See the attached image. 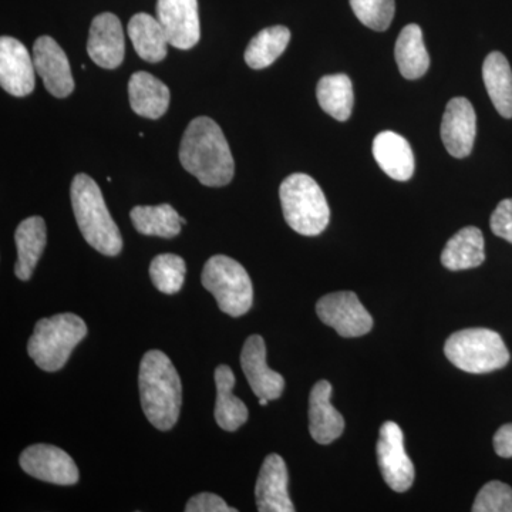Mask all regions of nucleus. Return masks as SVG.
Instances as JSON below:
<instances>
[{
    "mask_svg": "<svg viewBox=\"0 0 512 512\" xmlns=\"http://www.w3.org/2000/svg\"><path fill=\"white\" fill-rule=\"evenodd\" d=\"M185 171L207 187H224L235 173L234 157L221 127L210 117H197L188 124L180 146Z\"/></svg>",
    "mask_w": 512,
    "mask_h": 512,
    "instance_id": "f257e3e1",
    "label": "nucleus"
},
{
    "mask_svg": "<svg viewBox=\"0 0 512 512\" xmlns=\"http://www.w3.org/2000/svg\"><path fill=\"white\" fill-rule=\"evenodd\" d=\"M140 399L143 412L156 429H173L180 417L183 386L173 362L161 350H150L141 359Z\"/></svg>",
    "mask_w": 512,
    "mask_h": 512,
    "instance_id": "f03ea898",
    "label": "nucleus"
},
{
    "mask_svg": "<svg viewBox=\"0 0 512 512\" xmlns=\"http://www.w3.org/2000/svg\"><path fill=\"white\" fill-rule=\"evenodd\" d=\"M74 217L90 247L107 256L119 255L123 249L120 229L111 218L99 185L86 174H77L72 183Z\"/></svg>",
    "mask_w": 512,
    "mask_h": 512,
    "instance_id": "7ed1b4c3",
    "label": "nucleus"
},
{
    "mask_svg": "<svg viewBox=\"0 0 512 512\" xmlns=\"http://www.w3.org/2000/svg\"><path fill=\"white\" fill-rule=\"evenodd\" d=\"M86 335V322L74 313L40 319L28 342L29 356L45 372H57Z\"/></svg>",
    "mask_w": 512,
    "mask_h": 512,
    "instance_id": "20e7f679",
    "label": "nucleus"
},
{
    "mask_svg": "<svg viewBox=\"0 0 512 512\" xmlns=\"http://www.w3.org/2000/svg\"><path fill=\"white\" fill-rule=\"evenodd\" d=\"M282 211L289 227L305 237L322 234L329 225L330 210L318 183L306 174H292L279 188Z\"/></svg>",
    "mask_w": 512,
    "mask_h": 512,
    "instance_id": "39448f33",
    "label": "nucleus"
},
{
    "mask_svg": "<svg viewBox=\"0 0 512 512\" xmlns=\"http://www.w3.org/2000/svg\"><path fill=\"white\" fill-rule=\"evenodd\" d=\"M447 359L463 372L483 375L503 369L510 352L497 332L485 328L464 329L453 333L444 345Z\"/></svg>",
    "mask_w": 512,
    "mask_h": 512,
    "instance_id": "423d86ee",
    "label": "nucleus"
},
{
    "mask_svg": "<svg viewBox=\"0 0 512 512\" xmlns=\"http://www.w3.org/2000/svg\"><path fill=\"white\" fill-rule=\"evenodd\" d=\"M201 281L227 315L239 318L252 308L254 288L251 278L235 259L225 255L212 256L202 269Z\"/></svg>",
    "mask_w": 512,
    "mask_h": 512,
    "instance_id": "0eeeda50",
    "label": "nucleus"
},
{
    "mask_svg": "<svg viewBox=\"0 0 512 512\" xmlns=\"http://www.w3.org/2000/svg\"><path fill=\"white\" fill-rule=\"evenodd\" d=\"M316 313L325 325L343 338L365 336L373 328V319L353 292H335L316 303Z\"/></svg>",
    "mask_w": 512,
    "mask_h": 512,
    "instance_id": "6e6552de",
    "label": "nucleus"
},
{
    "mask_svg": "<svg viewBox=\"0 0 512 512\" xmlns=\"http://www.w3.org/2000/svg\"><path fill=\"white\" fill-rule=\"evenodd\" d=\"M377 461L386 484L396 493H406L414 483V466L404 448L403 431L386 421L377 441Z\"/></svg>",
    "mask_w": 512,
    "mask_h": 512,
    "instance_id": "1a4fd4ad",
    "label": "nucleus"
},
{
    "mask_svg": "<svg viewBox=\"0 0 512 512\" xmlns=\"http://www.w3.org/2000/svg\"><path fill=\"white\" fill-rule=\"evenodd\" d=\"M20 467L29 476L56 485H74L79 468L66 451L50 444H35L20 454Z\"/></svg>",
    "mask_w": 512,
    "mask_h": 512,
    "instance_id": "9d476101",
    "label": "nucleus"
},
{
    "mask_svg": "<svg viewBox=\"0 0 512 512\" xmlns=\"http://www.w3.org/2000/svg\"><path fill=\"white\" fill-rule=\"evenodd\" d=\"M157 19L171 46L188 50L200 42L198 0H157Z\"/></svg>",
    "mask_w": 512,
    "mask_h": 512,
    "instance_id": "9b49d317",
    "label": "nucleus"
},
{
    "mask_svg": "<svg viewBox=\"0 0 512 512\" xmlns=\"http://www.w3.org/2000/svg\"><path fill=\"white\" fill-rule=\"evenodd\" d=\"M477 136V116L473 104L464 97L448 101L441 121V140L450 156L466 158Z\"/></svg>",
    "mask_w": 512,
    "mask_h": 512,
    "instance_id": "f8f14e48",
    "label": "nucleus"
},
{
    "mask_svg": "<svg viewBox=\"0 0 512 512\" xmlns=\"http://www.w3.org/2000/svg\"><path fill=\"white\" fill-rule=\"evenodd\" d=\"M33 63L47 92L57 99L69 97L74 90L72 69L62 47L50 36H42L33 45Z\"/></svg>",
    "mask_w": 512,
    "mask_h": 512,
    "instance_id": "ddd939ff",
    "label": "nucleus"
},
{
    "mask_svg": "<svg viewBox=\"0 0 512 512\" xmlns=\"http://www.w3.org/2000/svg\"><path fill=\"white\" fill-rule=\"evenodd\" d=\"M36 69L33 57L19 40L0 39V84L12 96L25 97L35 90Z\"/></svg>",
    "mask_w": 512,
    "mask_h": 512,
    "instance_id": "4468645a",
    "label": "nucleus"
},
{
    "mask_svg": "<svg viewBox=\"0 0 512 512\" xmlns=\"http://www.w3.org/2000/svg\"><path fill=\"white\" fill-rule=\"evenodd\" d=\"M241 366L249 386L258 399H279L285 389V379L266 365V345L262 336H249L241 353Z\"/></svg>",
    "mask_w": 512,
    "mask_h": 512,
    "instance_id": "2eb2a0df",
    "label": "nucleus"
},
{
    "mask_svg": "<svg viewBox=\"0 0 512 512\" xmlns=\"http://www.w3.org/2000/svg\"><path fill=\"white\" fill-rule=\"evenodd\" d=\"M124 32L120 19L113 13H101L90 26L87 53L97 66L117 69L124 59Z\"/></svg>",
    "mask_w": 512,
    "mask_h": 512,
    "instance_id": "dca6fc26",
    "label": "nucleus"
},
{
    "mask_svg": "<svg viewBox=\"0 0 512 512\" xmlns=\"http://www.w3.org/2000/svg\"><path fill=\"white\" fill-rule=\"evenodd\" d=\"M289 474L284 458L269 454L259 471L256 481V507L261 512H293L288 493Z\"/></svg>",
    "mask_w": 512,
    "mask_h": 512,
    "instance_id": "f3484780",
    "label": "nucleus"
},
{
    "mask_svg": "<svg viewBox=\"0 0 512 512\" xmlns=\"http://www.w3.org/2000/svg\"><path fill=\"white\" fill-rule=\"evenodd\" d=\"M332 384L328 380H320L313 386L309 397V431L316 443H333L342 436L345 420L342 414L330 403Z\"/></svg>",
    "mask_w": 512,
    "mask_h": 512,
    "instance_id": "a211bd4d",
    "label": "nucleus"
},
{
    "mask_svg": "<svg viewBox=\"0 0 512 512\" xmlns=\"http://www.w3.org/2000/svg\"><path fill=\"white\" fill-rule=\"evenodd\" d=\"M373 157L384 173L396 181H409L414 174V154L409 141L394 133L383 131L373 141Z\"/></svg>",
    "mask_w": 512,
    "mask_h": 512,
    "instance_id": "6ab92c4d",
    "label": "nucleus"
},
{
    "mask_svg": "<svg viewBox=\"0 0 512 512\" xmlns=\"http://www.w3.org/2000/svg\"><path fill=\"white\" fill-rule=\"evenodd\" d=\"M128 97L134 113L146 119H160L170 106V89L147 72H137L131 76Z\"/></svg>",
    "mask_w": 512,
    "mask_h": 512,
    "instance_id": "aec40b11",
    "label": "nucleus"
},
{
    "mask_svg": "<svg viewBox=\"0 0 512 512\" xmlns=\"http://www.w3.org/2000/svg\"><path fill=\"white\" fill-rule=\"evenodd\" d=\"M46 239V224L42 217H30L20 222L15 232L16 248H18L15 275L20 281H29L40 256L45 251Z\"/></svg>",
    "mask_w": 512,
    "mask_h": 512,
    "instance_id": "412c9836",
    "label": "nucleus"
},
{
    "mask_svg": "<svg viewBox=\"0 0 512 512\" xmlns=\"http://www.w3.org/2000/svg\"><path fill=\"white\" fill-rule=\"evenodd\" d=\"M217 386V403H215V420L225 431H237L248 421V409L241 399L234 394L235 376L231 367L221 365L215 370Z\"/></svg>",
    "mask_w": 512,
    "mask_h": 512,
    "instance_id": "4be33fe9",
    "label": "nucleus"
},
{
    "mask_svg": "<svg viewBox=\"0 0 512 512\" xmlns=\"http://www.w3.org/2000/svg\"><path fill=\"white\" fill-rule=\"evenodd\" d=\"M128 36L141 59L158 63L167 57L168 37L160 20L148 13H137L128 22Z\"/></svg>",
    "mask_w": 512,
    "mask_h": 512,
    "instance_id": "5701e85b",
    "label": "nucleus"
},
{
    "mask_svg": "<svg viewBox=\"0 0 512 512\" xmlns=\"http://www.w3.org/2000/svg\"><path fill=\"white\" fill-rule=\"evenodd\" d=\"M485 261L483 232L476 227L460 229L441 254V264L450 271H464L480 266Z\"/></svg>",
    "mask_w": 512,
    "mask_h": 512,
    "instance_id": "b1692460",
    "label": "nucleus"
},
{
    "mask_svg": "<svg viewBox=\"0 0 512 512\" xmlns=\"http://www.w3.org/2000/svg\"><path fill=\"white\" fill-rule=\"evenodd\" d=\"M483 80L495 110L504 119H512V70L503 53L493 52L485 57Z\"/></svg>",
    "mask_w": 512,
    "mask_h": 512,
    "instance_id": "393cba45",
    "label": "nucleus"
},
{
    "mask_svg": "<svg viewBox=\"0 0 512 512\" xmlns=\"http://www.w3.org/2000/svg\"><path fill=\"white\" fill-rule=\"evenodd\" d=\"M397 66L404 79L417 80L427 73L430 67V56L424 45L423 32L419 25H407L397 37Z\"/></svg>",
    "mask_w": 512,
    "mask_h": 512,
    "instance_id": "a878e982",
    "label": "nucleus"
},
{
    "mask_svg": "<svg viewBox=\"0 0 512 512\" xmlns=\"http://www.w3.org/2000/svg\"><path fill=\"white\" fill-rule=\"evenodd\" d=\"M316 97L322 110L333 119L346 121L352 116L355 96L352 80L346 74L322 77L316 87Z\"/></svg>",
    "mask_w": 512,
    "mask_h": 512,
    "instance_id": "bb28decb",
    "label": "nucleus"
},
{
    "mask_svg": "<svg viewBox=\"0 0 512 512\" xmlns=\"http://www.w3.org/2000/svg\"><path fill=\"white\" fill-rule=\"evenodd\" d=\"M131 222L140 234L148 237L174 238L181 232L178 212L170 204L138 205L130 212Z\"/></svg>",
    "mask_w": 512,
    "mask_h": 512,
    "instance_id": "cd10ccee",
    "label": "nucleus"
},
{
    "mask_svg": "<svg viewBox=\"0 0 512 512\" xmlns=\"http://www.w3.org/2000/svg\"><path fill=\"white\" fill-rule=\"evenodd\" d=\"M291 40V30L285 26H272V28L261 30L249 42L245 50V62L251 69L261 70L275 63Z\"/></svg>",
    "mask_w": 512,
    "mask_h": 512,
    "instance_id": "c85d7f7f",
    "label": "nucleus"
},
{
    "mask_svg": "<svg viewBox=\"0 0 512 512\" xmlns=\"http://www.w3.org/2000/svg\"><path fill=\"white\" fill-rule=\"evenodd\" d=\"M187 274V265L181 256L161 254L150 265V276L154 286L165 295L180 292Z\"/></svg>",
    "mask_w": 512,
    "mask_h": 512,
    "instance_id": "c756f323",
    "label": "nucleus"
},
{
    "mask_svg": "<svg viewBox=\"0 0 512 512\" xmlns=\"http://www.w3.org/2000/svg\"><path fill=\"white\" fill-rule=\"evenodd\" d=\"M350 6L356 18L376 32L389 29L396 12L394 0H350Z\"/></svg>",
    "mask_w": 512,
    "mask_h": 512,
    "instance_id": "7c9ffc66",
    "label": "nucleus"
},
{
    "mask_svg": "<svg viewBox=\"0 0 512 512\" xmlns=\"http://www.w3.org/2000/svg\"><path fill=\"white\" fill-rule=\"evenodd\" d=\"M474 512H512V488L501 481H490L481 488Z\"/></svg>",
    "mask_w": 512,
    "mask_h": 512,
    "instance_id": "2f4dec72",
    "label": "nucleus"
},
{
    "mask_svg": "<svg viewBox=\"0 0 512 512\" xmlns=\"http://www.w3.org/2000/svg\"><path fill=\"white\" fill-rule=\"evenodd\" d=\"M491 231L512 244V198L497 205L490 220Z\"/></svg>",
    "mask_w": 512,
    "mask_h": 512,
    "instance_id": "473e14b6",
    "label": "nucleus"
},
{
    "mask_svg": "<svg viewBox=\"0 0 512 512\" xmlns=\"http://www.w3.org/2000/svg\"><path fill=\"white\" fill-rule=\"evenodd\" d=\"M187 512H237V508L229 507L217 494L202 493L194 495L187 505Z\"/></svg>",
    "mask_w": 512,
    "mask_h": 512,
    "instance_id": "72a5a7b5",
    "label": "nucleus"
},
{
    "mask_svg": "<svg viewBox=\"0 0 512 512\" xmlns=\"http://www.w3.org/2000/svg\"><path fill=\"white\" fill-rule=\"evenodd\" d=\"M494 450L503 458L512 457V423L504 424L494 436Z\"/></svg>",
    "mask_w": 512,
    "mask_h": 512,
    "instance_id": "f704fd0d",
    "label": "nucleus"
},
{
    "mask_svg": "<svg viewBox=\"0 0 512 512\" xmlns=\"http://www.w3.org/2000/svg\"><path fill=\"white\" fill-rule=\"evenodd\" d=\"M269 400L268 399H264V397H262V399H259V404H261V406H266V404H268Z\"/></svg>",
    "mask_w": 512,
    "mask_h": 512,
    "instance_id": "c9c22d12",
    "label": "nucleus"
},
{
    "mask_svg": "<svg viewBox=\"0 0 512 512\" xmlns=\"http://www.w3.org/2000/svg\"><path fill=\"white\" fill-rule=\"evenodd\" d=\"M180 221H181V224H183V225L187 224V220H185V218H183V217L180 218Z\"/></svg>",
    "mask_w": 512,
    "mask_h": 512,
    "instance_id": "e433bc0d",
    "label": "nucleus"
}]
</instances>
